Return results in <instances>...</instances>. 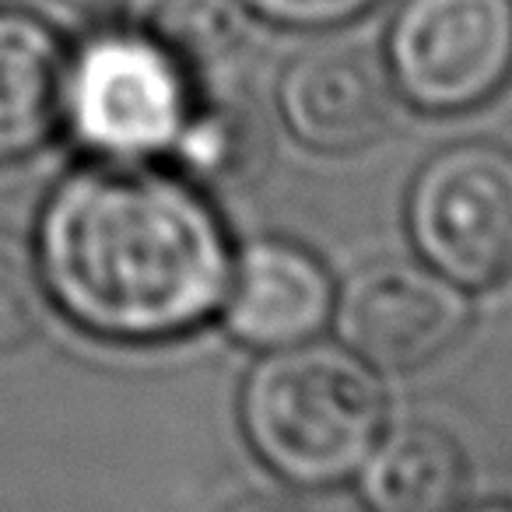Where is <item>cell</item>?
I'll return each mask as SVG.
<instances>
[{"instance_id":"4","label":"cell","mask_w":512,"mask_h":512,"mask_svg":"<svg viewBox=\"0 0 512 512\" xmlns=\"http://www.w3.org/2000/svg\"><path fill=\"white\" fill-rule=\"evenodd\" d=\"M404 221L421 264L467 295L512 285V148H439L414 172Z\"/></svg>"},{"instance_id":"7","label":"cell","mask_w":512,"mask_h":512,"mask_svg":"<svg viewBox=\"0 0 512 512\" xmlns=\"http://www.w3.org/2000/svg\"><path fill=\"white\" fill-rule=\"evenodd\" d=\"M274 106L302 148L316 155H355L386 134L397 92L376 50L320 43L285 64Z\"/></svg>"},{"instance_id":"13","label":"cell","mask_w":512,"mask_h":512,"mask_svg":"<svg viewBox=\"0 0 512 512\" xmlns=\"http://www.w3.org/2000/svg\"><path fill=\"white\" fill-rule=\"evenodd\" d=\"M50 295L39 256L25 235L0 225V355H15L39 337Z\"/></svg>"},{"instance_id":"9","label":"cell","mask_w":512,"mask_h":512,"mask_svg":"<svg viewBox=\"0 0 512 512\" xmlns=\"http://www.w3.org/2000/svg\"><path fill=\"white\" fill-rule=\"evenodd\" d=\"M67 46L22 8H0V165L43 151L64 127Z\"/></svg>"},{"instance_id":"8","label":"cell","mask_w":512,"mask_h":512,"mask_svg":"<svg viewBox=\"0 0 512 512\" xmlns=\"http://www.w3.org/2000/svg\"><path fill=\"white\" fill-rule=\"evenodd\" d=\"M337 285L309 246L260 235L235 249L218 320L239 348L274 351L306 344L334 320Z\"/></svg>"},{"instance_id":"17","label":"cell","mask_w":512,"mask_h":512,"mask_svg":"<svg viewBox=\"0 0 512 512\" xmlns=\"http://www.w3.org/2000/svg\"><path fill=\"white\" fill-rule=\"evenodd\" d=\"M456 512H512V498H491V502H474V505L463 502Z\"/></svg>"},{"instance_id":"1","label":"cell","mask_w":512,"mask_h":512,"mask_svg":"<svg viewBox=\"0 0 512 512\" xmlns=\"http://www.w3.org/2000/svg\"><path fill=\"white\" fill-rule=\"evenodd\" d=\"M32 246L50 306L113 348H162L211 327L235 260L204 186L172 165L102 158L57 179Z\"/></svg>"},{"instance_id":"12","label":"cell","mask_w":512,"mask_h":512,"mask_svg":"<svg viewBox=\"0 0 512 512\" xmlns=\"http://www.w3.org/2000/svg\"><path fill=\"white\" fill-rule=\"evenodd\" d=\"M130 22L169 46L197 85L242 74L253 22L242 0H141Z\"/></svg>"},{"instance_id":"15","label":"cell","mask_w":512,"mask_h":512,"mask_svg":"<svg viewBox=\"0 0 512 512\" xmlns=\"http://www.w3.org/2000/svg\"><path fill=\"white\" fill-rule=\"evenodd\" d=\"M57 4L92 22H130L141 0H57Z\"/></svg>"},{"instance_id":"11","label":"cell","mask_w":512,"mask_h":512,"mask_svg":"<svg viewBox=\"0 0 512 512\" xmlns=\"http://www.w3.org/2000/svg\"><path fill=\"white\" fill-rule=\"evenodd\" d=\"M271 155V137L246 78L197 85L190 120L179 134L169 165L204 190H232L253 183Z\"/></svg>"},{"instance_id":"10","label":"cell","mask_w":512,"mask_h":512,"mask_svg":"<svg viewBox=\"0 0 512 512\" xmlns=\"http://www.w3.org/2000/svg\"><path fill=\"white\" fill-rule=\"evenodd\" d=\"M365 512H456L467 502L470 456L449 428H386L355 474Z\"/></svg>"},{"instance_id":"2","label":"cell","mask_w":512,"mask_h":512,"mask_svg":"<svg viewBox=\"0 0 512 512\" xmlns=\"http://www.w3.org/2000/svg\"><path fill=\"white\" fill-rule=\"evenodd\" d=\"M390 421L386 386L341 341L260 351L239 390L253 456L299 491L351 481Z\"/></svg>"},{"instance_id":"16","label":"cell","mask_w":512,"mask_h":512,"mask_svg":"<svg viewBox=\"0 0 512 512\" xmlns=\"http://www.w3.org/2000/svg\"><path fill=\"white\" fill-rule=\"evenodd\" d=\"M225 512H306L299 502H288V498H274V495H249L239 498L235 505H228Z\"/></svg>"},{"instance_id":"5","label":"cell","mask_w":512,"mask_h":512,"mask_svg":"<svg viewBox=\"0 0 512 512\" xmlns=\"http://www.w3.org/2000/svg\"><path fill=\"white\" fill-rule=\"evenodd\" d=\"M379 57L400 102L467 116L512 81V0H400Z\"/></svg>"},{"instance_id":"6","label":"cell","mask_w":512,"mask_h":512,"mask_svg":"<svg viewBox=\"0 0 512 512\" xmlns=\"http://www.w3.org/2000/svg\"><path fill=\"white\" fill-rule=\"evenodd\" d=\"M470 295L421 260H376L355 271L334 302L337 341L386 376L446 358L470 330Z\"/></svg>"},{"instance_id":"14","label":"cell","mask_w":512,"mask_h":512,"mask_svg":"<svg viewBox=\"0 0 512 512\" xmlns=\"http://www.w3.org/2000/svg\"><path fill=\"white\" fill-rule=\"evenodd\" d=\"M383 0H242L253 22L285 32H337L372 15Z\"/></svg>"},{"instance_id":"3","label":"cell","mask_w":512,"mask_h":512,"mask_svg":"<svg viewBox=\"0 0 512 512\" xmlns=\"http://www.w3.org/2000/svg\"><path fill=\"white\" fill-rule=\"evenodd\" d=\"M197 99V78L137 22H102L67 50L64 127L85 158L169 162Z\"/></svg>"}]
</instances>
